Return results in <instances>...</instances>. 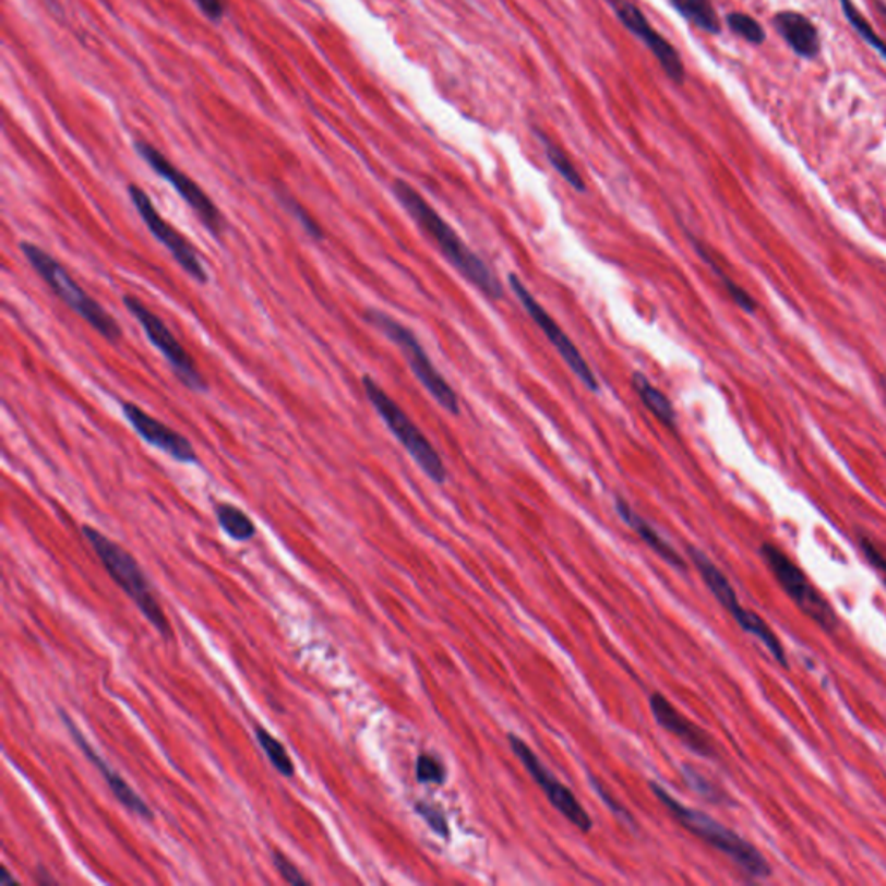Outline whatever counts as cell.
Here are the masks:
<instances>
[{"instance_id": "44dd1931", "label": "cell", "mask_w": 886, "mask_h": 886, "mask_svg": "<svg viewBox=\"0 0 886 886\" xmlns=\"http://www.w3.org/2000/svg\"><path fill=\"white\" fill-rule=\"evenodd\" d=\"M534 134L539 139V143L542 144L543 153L548 156L549 164L556 170L558 176L563 177L566 184L575 189V191H578V193H586V180L582 179L580 173H578L575 165L572 164V159L566 156L565 151L552 143L551 139L543 134V132H540V130L534 129Z\"/></svg>"}, {"instance_id": "d590c367", "label": "cell", "mask_w": 886, "mask_h": 886, "mask_svg": "<svg viewBox=\"0 0 886 886\" xmlns=\"http://www.w3.org/2000/svg\"><path fill=\"white\" fill-rule=\"evenodd\" d=\"M14 885H17L16 879H14L13 876L9 874V871L5 870L4 867V870H2V879H0V886H14Z\"/></svg>"}, {"instance_id": "4316f807", "label": "cell", "mask_w": 886, "mask_h": 886, "mask_svg": "<svg viewBox=\"0 0 886 886\" xmlns=\"http://www.w3.org/2000/svg\"><path fill=\"white\" fill-rule=\"evenodd\" d=\"M726 22H728L732 34H737L738 37L743 38V40H746L749 44H753V46H762V44L765 43V38H767V34H765V29L762 28L761 23H758L755 17L750 16V14L729 13L728 17H726Z\"/></svg>"}, {"instance_id": "ac0fdd59", "label": "cell", "mask_w": 886, "mask_h": 886, "mask_svg": "<svg viewBox=\"0 0 886 886\" xmlns=\"http://www.w3.org/2000/svg\"><path fill=\"white\" fill-rule=\"evenodd\" d=\"M63 715L67 728L70 729V732L73 734V740L79 743L82 752H84L85 755L93 761V764L96 765L97 769L100 770L103 778H105V781L108 782L109 790L113 791L115 797L120 800V803L125 805L129 811L134 812V814L144 817V819H151V817H153V812H151V809L147 807L146 803H144V800L141 799V797H139V794L135 793L132 788H130V785L125 781V779L120 778V776H118V774L115 773V770L111 769L108 764H106V761H103V758L99 757V753L94 752L93 746H91V744L87 743V740L82 737V732H80L79 729L73 726L72 719H70L68 715Z\"/></svg>"}, {"instance_id": "74e56055", "label": "cell", "mask_w": 886, "mask_h": 886, "mask_svg": "<svg viewBox=\"0 0 886 886\" xmlns=\"http://www.w3.org/2000/svg\"><path fill=\"white\" fill-rule=\"evenodd\" d=\"M882 386H883V392H885V397H886V378H883Z\"/></svg>"}, {"instance_id": "ffe728a7", "label": "cell", "mask_w": 886, "mask_h": 886, "mask_svg": "<svg viewBox=\"0 0 886 886\" xmlns=\"http://www.w3.org/2000/svg\"><path fill=\"white\" fill-rule=\"evenodd\" d=\"M632 386L636 390V394L639 395L644 406L648 407L649 412H651L663 427L670 428V430L675 428V424H678V415H675L672 402L669 400V397H667L660 388L652 385L648 376H644L643 372H634V374H632Z\"/></svg>"}, {"instance_id": "1f68e13d", "label": "cell", "mask_w": 886, "mask_h": 886, "mask_svg": "<svg viewBox=\"0 0 886 886\" xmlns=\"http://www.w3.org/2000/svg\"><path fill=\"white\" fill-rule=\"evenodd\" d=\"M272 858H274V865L277 867V873L283 876L286 883H289V885H309V882L301 876L297 865L289 861L285 853H280L279 850H274Z\"/></svg>"}, {"instance_id": "4fadbf2b", "label": "cell", "mask_w": 886, "mask_h": 886, "mask_svg": "<svg viewBox=\"0 0 886 886\" xmlns=\"http://www.w3.org/2000/svg\"><path fill=\"white\" fill-rule=\"evenodd\" d=\"M507 740H510L511 750H513V753L519 758L523 767L528 770L531 779L542 788L552 807L556 809L560 814L565 815L566 819H568L573 826H577L580 831H590V829H592V819H590V815L587 814L586 809L582 807L577 797L546 769V765L540 762L536 753L531 752L530 746H528L525 741L519 740L515 734H510Z\"/></svg>"}, {"instance_id": "e0dca14e", "label": "cell", "mask_w": 886, "mask_h": 886, "mask_svg": "<svg viewBox=\"0 0 886 886\" xmlns=\"http://www.w3.org/2000/svg\"><path fill=\"white\" fill-rule=\"evenodd\" d=\"M773 25L799 58L811 61L821 55L819 29L811 17L799 11H779L774 14Z\"/></svg>"}, {"instance_id": "ba28073f", "label": "cell", "mask_w": 886, "mask_h": 886, "mask_svg": "<svg viewBox=\"0 0 886 886\" xmlns=\"http://www.w3.org/2000/svg\"><path fill=\"white\" fill-rule=\"evenodd\" d=\"M687 552H690V558L694 566H696L699 575H702L705 586L710 589L715 599L728 610L729 615L737 620L738 625H740L746 634L761 640L765 648H767V651L773 655L774 660L781 664L782 669H790L787 651H785V646H782L779 637L776 636V632H774L773 628L767 625V622H765L762 616H758L755 611L746 610V608L741 604L737 592L732 589L731 582L720 572V568H717L714 561H711L705 552L699 551L698 548H694V546H690Z\"/></svg>"}, {"instance_id": "30bf717a", "label": "cell", "mask_w": 886, "mask_h": 886, "mask_svg": "<svg viewBox=\"0 0 886 886\" xmlns=\"http://www.w3.org/2000/svg\"><path fill=\"white\" fill-rule=\"evenodd\" d=\"M134 147L137 155L149 165L151 170L176 189V193L188 203L189 208L193 209L209 235L220 238L226 224H224L220 209L217 208L212 197L191 177L179 170L167 156L161 155L155 146H151L144 141H135Z\"/></svg>"}, {"instance_id": "83f0119b", "label": "cell", "mask_w": 886, "mask_h": 886, "mask_svg": "<svg viewBox=\"0 0 886 886\" xmlns=\"http://www.w3.org/2000/svg\"><path fill=\"white\" fill-rule=\"evenodd\" d=\"M682 774H684V781L687 782V787L694 791V793H698L702 799L708 800V802L717 803V805H722V803L729 802L728 794L720 791L719 788L715 787L714 782L710 779L705 778L698 769H694L691 765H686L684 769H682Z\"/></svg>"}, {"instance_id": "f546056e", "label": "cell", "mask_w": 886, "mask_h": 886, "mask_svg": "<svg viewBox=\"0 0 886 886\" xmlns=\"http://www.w3.org/2000/svg\"><path fill=\"white\" fill-rule=\"evenodd\" d=\"M416 776L424 785H442L445 781V767L431 755H419Z\"/></svg>"}, {"instance_id": "7c38bea8", "label": "cell", "mask_w": 886, "mask_h": 886, "mask_svg": "<svg viewBox=\"0 0 886 886\" xmlns=\"http://www.w3.org/2000/svg\"><path fill=\"white\" fill-rule=\"evenodd\" d=\"M129 196L132 205L137 209L139 217L143 218L151 235L155 236L159 243L164 244L172 253L177 264L184 268L189 277H193L200 285H206L208 283V272L205 271V265L201 262L196 248L189 243V239L184 235H180L179 230L170 222L161 217L155 203L151 201L144 189L132 184L129 188Z\"/></svg>"}, {"instance_id": "5bb4252c", "label": "cell", "mask_w": 886, "mask_h": 886, "mask_svg": "<svg viewBox=\"0 0 886 886\" xmlns=\"http://www.w3.org/2000/svg\"><path fill=\"white\" fill-rule=\"evenodd\" d=\"M607 2L615 11L616 17L622 22V25L651 50V55L657 58L667 76L673 80L675 84H684L686 68L682 63L679 50L663 35L658 34L657 29L652 28L643 11L631 0H607Z\"/></svg>"}, {"instance_id": "5b68a950", "label": "cell", "mask_w": 886, "mask_h": 886, "mask_svg": "<svg viewBox=\"0 0 886 886\" xmlns=\"http://www.w3.org/2000/svg\"><path fill=\"white\" fill-rule=\"evenodd\" d=\"M362 386H364L366 397L371 402L378 416L385 421L386 428L392 431V435L398 440L402 447L406 448L416 465L431 481H435L439 486L445 483L448 471L443 465L442 456L433 447V443L419 430L418 424L406 415V410L402 409L397 402L390 397L371 376L362 378Z\"/></svg>"}, {"instance_id": "e575fe53", "label": "cell", "mask_w": 886, "mask_h": 886, "mask_svg": "<svg viewBox=\"0 0 886 886\" xmlns=\"http://www.w3.org/2000/svg\"><path fill=\"white\" fill-rule=\"evenodd\" d=\"M592 787L596 788V793H598L599 797H601V799L604 800V803H607L608 809H610V811L613 812V814H616L619 815V817H622V819L627 821L628 824L634 823V821H632V815H628V812L625 811V809L620 807L619 803H616L615 800L611 799L610 794L607 793V790H604V788H602L601 785H599V782L594 781V779Z\"/></svg>"}, {"instance_id": "9a60e30c", "label": "cell", "mask_w": 886, "mask_h": 886, "mask_svg": "<svg viewBox=\"0 0 886 886\" xmlns=\"http://www.w3.org/2000/svg\"><path fill=\"white\" fill-rule=\"evenodd\" d=\"M122 412L132 430L144 442L149 443L158 451L165 452L167 456L172 457L177 463H184V465L196 463L197 456L193 443L189 442L184 435H180L176 430L167 427L165 422L147 415L146 410L141 409L137 404H132V402H123Z\"/></svg>"}, {"instance_id": "9c48e42d", "label": "cell", "mask_w": 886, "mask_h": 886, "mask_svg": "<svg viewBox=\"0 0 886 886\" xmlns=\"http://www.w3.org/2000/svg\"><path fill=\"white\" fill-rule=\"evenodd\" d=\"M123 306L129 310L130 315L141 324L151 345L161 351V356L168 360V364L172 366L180 383L194 392H206L208 385L197 371L196 362L193 357L189 356V351L176 338L170 327L165 324L164 319L132 295L123 297Z\"/></svg>"}, {"instance_id": "8992f818", "label": "cell", "mask_w": 886, "mask_h": 886, "mask_svg": "<svg viewBox=\"0 0 886 886\" xmlns=\"http://www.w3.org/2000/svg\"><path fill=\"white\" fill-rule=\"evenodd\" d=\"M364 319L372 327L381 331L392 344L400 348L410 371L418 378L419 383L427 388L428 394L435 398L440 406L451 415H459V397H457L454 388L448 385L447 380L442 376V372L431 362L427 350L422 347L418 336L412 333V330H409L406 324H402L400 321L386 314L383 310L368 309L364 312Z\"/></svg>"}, {"instance_id": "603a6c76", "label": "cell", "mask_w": 886, "mask_h": 886, "mask_svg": "<svg viewBox=\"0 0 886 886\" xmlns=\"http://www.w3.org/2000/svg\"><path fill=\"white\" fill-rule=\"evenodd\" d=\"M693 247L694 250H696V253H698V255L702 256L703 262H705V264H707L708 267H710L711 271L715 272V276L719 277V279L722 280L723 288L728 289L729 297L732 298V301H734V303H737V306L740 307V309H743L744 312L753 314V312H755V309H757V303H755V300H753V298L750 297V295L746 294V291H744V289L741 288V286H738L737 283H734V280L731 279V277L726 276V272H723L722 268L719 267V264H717V260H715L714 256H711L710 250H708V248L703 247V244L699 243L698 239L693 238Z\"/></svg>"}, {"instance_id": "7a4b0ae2", "label": "cell", "mask_w": 886, "mask_h": 886, "mask_svg": "<svg viewBox=\"0 0 886 886\" xmlns=\"http://www.w3.org/2000/svg\"><path fill=\"white\" fill-rule=\"evenodd\" d=\"M651 788L652 793L657 794V799L672 812L679 824L696 835L699 840L707 841L715 850L728 855L746 876L753 879H767L773 876V865L764 858V853L740 837L737 831H732L705 812L682 805L657 782H651Z\"/></svg>"}, {"instance_id": "d6a6232c", "label": "cell", "mask_w": 886, "mask_h": 886, "mask_svg": "<svg viewBox=\"0 0 886 886\" xmlns=\"http://www.w3.org/2000/svg\"><path fill=\"white\" fill-rule=\"evenodd\" d=\"M861 549L864 552L865 560L870 561L871 566L876 568V572L882 575L883 582H885L886 586V558L882 551H879L876 546H874L873 540L865 539L862 537L861 539Z\"/></svg>"}, {"instance_id": "3957f363", "label": "cell", "mask_w": 886, "mask_h": 886, "mask_svg": "<svg viewBox=\"0 0 886 886\" xmlns=\"http://www.w3.org/2000/svg\"><path fill=\"white\" fill-rule=\"evenodd\" d=\"M26 262L35 268L38 276L46 280L50 291L64 301L76 315L88 322L103 338L111 344H117L122 338V327L117 319L109 314L99 301L94 300L82 286L73 279L72 274L59 264L55 256H50L46 250L37 244L23 241L20 244Z\"/></svg>"}, {"instance_id": "836d02e7", "label": "cell", "mask_w": 886, "mask_h": 886, "mask_svg": "<svg viewBox=\"0 0 886 886\" xmlns=\"http://www.w3.org/2000/svg\"><path fill=\"white\" fill-rule=\"evenodd\" d=\"M194 4L212 22H220L226 16V0H194Z\"/></svg>"}, {"instance_id": "484cf974", "label": "cell", "mask_w": 886, "mask_h": 886, "mask_svg": "<svg viewBox=\"0 0 886 886\" xmlns=\"http://www.w3.org/2000/svg\"><path fill=\"white\" fill-rule=\"evenodd\" d=\"M256 740H259L260 746L264 750L272 765H274L283 776L291 778L295 774V765L291 758H289L288 753H286L283 743L272 737L271 732L264 728H256Z\"/></svg>"}, {"instance_id": "4dcf8cb0", "label": "cell", "mask_w": 886, "mask_h": 886, "mask_svg": "<svg viewBox=\"0 0 886 886\" xmlns=\"http://www.w3.org/2000/svg\"><path fill=\"white\" fill-rule=\"evenodd\" d=\"M416 812L421 815L422 819L427 821L428 826H430L436 835L443 838L448 837L447 821H445V817H443L439 809L433 807V805H428V803L419 802L416 803Z\"/></svg>"}, {"instance_id": "8d00e7d4", "label": "cell", "mask_w": 886, "mask_h": 886, "mask_svg": "<svg viewBox=\"0 0 886 886\" xmlns=\"http://www.w3.org/2000/svg\"><path fill=\"white\" fill-rule=\"evenodd\" d=\"M873 4H874V8H876V11H878L879 16H882L883 20H885V22H886V4H885V2H883V0H873Z\"/></svg>"}, {"instance_id": "7402d4cb", "label": "cell", "mask_w": 886, "mask_h": 886, "mask_svg": "<svg viewBox=\"0 0 886 886\" xmlns=\"http://www.w3.org/2000/svg\"><path fill=\"white\" fill-rule=\"evenodd\" d=\"M670 2L682 16L703 32L710 35H719L722 32L719 14L715 11L711 0H670Z\"/></svg>"}, {"instance_id": "277c9868", "label": "cell", "mask_w": 886, "mask_h": 886, "mask_svg": "<svg viewBox=\"0 0 886 886\" xmlns=\"http://www.w3.org/2000/svg\"><path fill=\"white\" fill-rule=\"evenodd\" d=\"M82 531H84L85 539L93 546L99 560L103 561V565L106 566L111 578L125 590L127 596L135 602V607L146 616L147 622L159 634L167 636L168 632H170L167 616L159 607L158 599L155 598V594L151 590L149 580H147L135 558L129 551H125L122 546H118L115 540L108 539L105 534H100L96 528L85 525Z\"/></svg>"}, {"instance_id": "f1b7e54d", "label": "cell", "mask_w": 886, "mask_h": 886, "mask_svg": "<svg viewBox=\"0 0 886 886\" xmlns=\"http://www.w3.org/2000/svg\"><path fill=\"white\" fill-rule=\"evenodd\" d=\"M277 200L280 201L283 208L303 227V230H307V235H309L310 238L318 239V241L324 239V235H322V229L319 227L318 222L310 217L309 212H307L291 194L286 193V191H277Z\"/></svg>"}, {"instance_id": "6da1fadb", "label": "cell", "mask_w": 886, "mask_h": 886, "mask_svg": "<svg viewBox=\"0 0 886 886\" xmlns=\"http://www.w3.org/2000/svg\"><path fill=\"white\" fill-rule=\"evenodd\" d=\"M392 189H394L395 197H397L402 208L406 209L410 218L435 241L436 247L442 251V255L451 262L452 267L456 268L460 276L466 277L475 288L480 289L481 294L486 295L490 300H502L504 286H502L499 277L460 239L456 230L452 229V226H448L447 222L443 220L442 215L406 180H395Z\"/></svg>"}, {"instance_id": "d6986e66", "label": "cell", "mask_w": 886, "mask_h": 886, "mask_svg": "<svg viewBox=\"0 0 886 886\" xmlns=\"http://www.w3.org/2000/svg\"><path fill=\"white\" fill-rule=\"evenodd\" d=\"M615 510L616 513H619L620 518H622V522L625 523V525H628L632 530L636 531L637 536L643 539V542L648 543L649 548L657 552L661 560L667 561L669 565L675 566L678 570L687 568L684 558H682L681 554H679V552L675 551V549H673L672 546H670V543L667 542V540H664L663 537H661L660 534H658V531L655 530V528H652L648 522H646V519L640 518L636 511L628 506L627 502L620 498L616 499Z\"/></svg>"}, {"instance_id": "8fae6325", "label": "cell", "mask_w": 886, "mask_h": 886, "mask_svg": "<svg viewBox=\"0 0 886 886\" xmlns=\"http://www.w3.org/2000/svg\"><path fill=\"white\" fill-rule=\"evenodd\" d=\"M507 285H510L515 297L518 298L523 309L527 310L531 321L536 322L546 338L551 342L552 347L556 348L561 359L565 360L573 374L580 380L582 385L594 392V394H598L599 390H601L598 378L587 364V360L582 356L577 345L573 344L570 336L563 331V327L552 319L548 310L540 306L539 300L531 295L530 289L525 286V283L516 274L507 276Z\"/></svg>"}, {"instance_id": "d4e9b609", "label": "cell", "mask_w": 886, "mask_h": 886, "mask_svg": "<svg viewBox=\"0 0 886 886\" xmlns=\"http://www.w3.org/2000/svg\"><path fill=\"white\" fill-rule=\"evenodd\" d=\"M838 2H840L841 13H843L845 20L855 29V34H858L867 46L873 47L876 52H879V56H882L883 61L886 63L885 40L876 34V29L862 16L861 11L853 4V0H838Z\"/></svg>"}, {"instance_id": "52a82bcc", "label": "cell", "mask_w": 886, "mask_h": 886, "mask_svg": "<svg viewBox=\"0 0 886 886\" xmlns=\"http://www.w3.org/2000/svg\"><path fill=\"white\" fill-rule=\"evenodd\" d=\"M761 556L764 558L765 565L769 566L774 578L779 582L782 590L790 596L791 601L799 607V610L812 622L817 623L823 631L837 632L840 627L837 611L831 602L824 598L821 590L812 584L811 578L805 575L787 552L778 548L776 543L764 542L761 548Z\"/></svg>"}, {"instance_id": "cb8c5ba5", "label": "cell", "mask_w": 886, "mask_h": 886, "mask_svg": "<svg viewBox=\"0 0 886 886\" xmlns=\"http://www.w3.org/2000/svg\"><path fill=\"white\" fill-rule=\"evenodd\" d=\"M217 519L222 530L226 531L230 539L244 542L255 536V525L250 516L244 515L243 511L232 504H218Z\"/></svg>"}, {"instance_id": "2e32d148", "label": "cell", "mask_w": 886, "mask_h": 886, "mask_svg": "<svg viewBox=\"0 0 886 886\" xmlns=\"http://www.w3.org/2000/svg\"><path fill=\"white\" fill-rule=\"evenodd\" d=\"M649 707H651L652 715H655V719H657L661 728L664 731L672 732L673 737L686 744L691 752L696 753L699 757H715L714 743L707 737V732L702 731L698 726H694L684 715L679 714L669 699L661 696L660 693H655L649 699Z\"/></svg>"}]
</instances>
